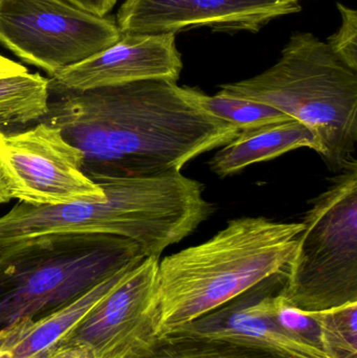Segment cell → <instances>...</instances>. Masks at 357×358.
<instances>
[{
  "label": "cell",
  "instance_id": "cell-22",
  "mask_svg": "<svg viewBox=\"0 0 357 358\" xmlns=\"http://www.w3.org/2000/svg\"><path fill=\"white\" fill-rule=\"evenodd\" d=\"M69 3L98 16H108L117 0H66Z\"/></svg>",
  "mask_w": 357,
  "mask_h": 358
},
{
  "label": "cell",
  "instance_id": "cell-8",
  "mask_svg": "<svg viewBox=\"0 0 357 358\" xmlns=\"http://www.w3.org/2000/svg\"><path fill=\"white\" fill-rule=\"evenodd\" d=\"M83 163L81 151L46 122L0 131V169L18 202L56 206L102 199V187L86 176Z\"/></svg>",
  "mask_w": 357,
  "mask_h": 358
},
{
  "label": "cell",
  "instance_id": "cell-17",
  "mask_svg": "<svg viewBox=\"0 0 357 358\" xmlns=\"http://www.w3.org/2000/svg\"><path fill=\"white\" fill-rule=\"evenodd\" d=\"M197 100L210 115L235 126L240 132L291 120V117L274 107L236 98L221 90L214 96H207L198 90Z\"/></svg>",
  "mask_w": 357,
  "mask_h": 358
},
{
  "label": "cell",
  "instance_id": "cell-9",
  "mask_svg": "<svg viewBox=\"0 0 357 358\" xmlns=\"http://www.w3.org/2000/svg\"><path fill=\"white\" fill-rule=\"evenodd\" d=\"M159 257H146L105 294L61 340L89 358H126L150 345L156 334Z\"/></svg>",
  "mask_w": 357,
  "mask_h": 358
},
{
  "label": "cell",
  "instance_id": "cell-16",
  "mask_svg": "<svg viewBox=\"0 0 357 358\" xmlns=\"http://www.w3.org/2000/svg\"><path fill=\"white\" fill-rule=\"evenodd\" d=\"M126 358H286L232 341L187 332L157 336L150 345Z\"/></svg>",
  "mask_w": 357,
  "mask_h": 358
},
{
  "label": "cell",
  "instance_id": "cell-3",
  "mask_svg": "<svg viewBox=\"0 0 357 358\" xmlns=\"http://www.w3.org/2000/svg\"><path fill=\"white\" fill-rule=\"evenodd\" d=\"M303 223L234 219L207 241L159 261L156 334H173L284 273Z\"/></svg>",
  "mask_w": 357,
  "mask_h": 358
},
{
  "label": "cell",
  "instance_id": "cell-18",
  "mask_svg": "<svg viewBox=\"0 0 357 358\" xmlns=\"http://www.w3.org/2000/svg\"><path fill=\"white\" fill-rule=\"evenodd\" d=\"M309 313L318 322L327 357L357 358V303Z\"/></svg>",
  "mask_w": 357,
  "mask_h": 358
},
{
  "label": "cell",
  "instance_id": "cell-23",
  "mask_svg": "<svg viewBox=\"0 0 357 358\" xmlns=\"http://www.w3.org/2000/svg\"><path fill=\"white\" fill-rule=\"evenodd\" d=\"M10 200H13L12 194H10L6 178H4L1 169H0V204L8 203Z\"/></svg>",
  "mask_w": 357,
  "mask_h": 358
},
{
  "label": "cell",
  "instance_id": "cell-1",
  "mask_svg": "<svg viewBox=\"0 0 357 358\" xmlns=\"http://www.w3.org/2000/svg\"><path fill=\"white\" fill-rule=\"evenodd\" d=\"M197 92L166 79L50 90L42 121L81 151L92 180L152 178L180 172L240 132L207 113Z\"/></svg>",
  "mask_w": 357,
  "mask_h": 358
},
{
  "label": "cell",
  "instance_id": "cell-4",
  "mask_svg": "<svg viewBox=\"0 0 357 358\" xmlns=\"http://www.w3.org/2000/svg\"><path fill=\"white\" fill-rule=\"evenodd\" d=\"M220 90L305 124L318 138L319 155L333 169L343 171L356 162L357 71L314 34H293L276 64Z\"/></svg>",
  "mask_w": 357,
  "mask_h": 358
},
{
  "label": "cell",
  "instance_id": "cell-7",
  "mask_svg": "<svg viewBox=\"0 0 357 358\" xmlns=\"http://www.w3.org/2000/svg\"><path fill=\"white\" fill-rule=\"evenodd\" d=\"M122 35L113 17L66 0L0 1V43L50 78L103 52Z\"/></svg>",
  "mask_w": 357,
  "mask_h": 358
},
{
  "label": "cell",
  "instance_id": "cell-19",
  "mask_svg": "<svg viewBox=\"0 0 357 358\" xmlns=\"http://www.w3.org/2000/svg\"><path fill=\"white\" fill-rule=\"evenodd\" d=\"M280 292L275 294L270 300V315L285 331L322 350L318 322L312 317V313L301 310L285 301L281 296Z\"/></svg>",
  "mask_w": 357,
  "mask_h": 358
},
{
  "label": "cell",
  "instance_id": "cell-24",
  "mask_svg": "<svg viewBox=\"0 0 357 358\" xmlns=\"http://www.w3.org/2000/svg\"><path fill=\"white\" fill-rule=\"evenodd\" d=\"M0 1H1V0H0Z\"/></svg>",
  "mask_w": 357,
  "mask_h": 358
},
{
  "label": "cell",
  "instance_id": "cell-21",
  "mask_svg": "<svg viewBox=\"0 0 357 358\" xmlns=\"http://www.w3.org/2000/svg\"><path fill=\"white\" fill-rule=\"evenodd\" d=\"M31 358H89L87 352L79 347L71 346L60 342L52 348Z\"/></svg>",
  "mask_w": 357,
  "mask_h": 358
},
{
  "label": "cell",
  "instance_id": "cell-5",
  "mask_svg": "<svg viewBox=\"0 0 357 358\" xmlns=\"http://www.w3.org/2000/svg\"><path fill=\"white\" fill-rule=\"evenodd\" d=\"M146 258L126 238L52 234L0 250V331L64 306Z\"/></svg>",
  "mask_w": 357,
  "mask_h": 358
},
{
  "label": "cell",
  "instance_id": "cell-12",
  "mask_svg": "<svg viewBox=\"0 0 357 358\" xmlns=\"http://www.w3.org/2000/svg\"><path fill=\"white\" fill-rule=\"evenodd\" d=\"M285 271L177 331L232 341L286 358H329L320 349L285 331L270 315V300L282 288Z\"/></svg>",
  "mask_w": 357,
  "mask_h": 358
},
{
  "label": "cell",
  "instance_id": "cell-10",
  "mask_svg": "<svg viewBox=\"0 0 357 358\" xmlns=\"http://www.w3.org/2000/svg\"><path fill=\"white\" fill-rule=\"evenodd\" d=\"M301 10L299 0H125L117 14L123 35L176 34L194 27L257 33Z\"/></svg>",
  "mask_w": 357,
  "mask_h": 358
},
{
  "label": "cell",
  "instance_id": "cell-2",
  "mask_svg": "<svg viewBox=\"0 0 357 358\" xmlns=\"http://www.w3.org/2000/svg\"><path fill=\"white\" fill-rule=\"evenodd\" d=\"M99 200L56 206L18 202L0 216V250L52 234L115 236L136 242L146 257H159L188 237L212 213L201 182L182 172L142 178L96 180Z\"/></svg>",
  "mask_w": 357,
  "mask_h": 358
},
{
  "label": "cell",
  "instance_id": "cell-20",
  "mask_svg": "<svg viewBox=\"0 0 357 358\" xmlns=\"http://www.w3.org/2000/svg\"><path fill=\"white\" fill-rule=\"evenodd\" d=\"M337 8L341 13V25L328 38L327 44L346 65L357 71V12L341 3H337Z\"/></svg>",
  "mask_w": 357,
  "mask_h": 358
},
{
  "label": "cell",
  "instance_id": "cell-13",
  "mask_svg": "<svg viewBox=\"0 0 357 358\" xmlns=\"http://www.w3.org/2000/svg\"><path fill=\"white\" fill-rule=\"evenodd\" d=\"M138 263L107 278L56 310L40 317L21 320L2 329L0 331V358L35 357L60 343L82 317Z\"/></svg>",
  "mask_w": 357,
  "mask_h": 358
},
{
  "label": "cell",
  "instance_id": "cell-11",
  "mask_svg": "<svg viewBox=\"0 0 357 358\" xmlns=\"http://www.w3.org/2000/svg\"><path fill=\"white\" fill-rule=\"evenodd\" d=\"M182 69L175 34L122 35L87 60L50 78V90H87L145 80L177 82Z\"/></svg>",
  "mask_w": 357,
  "mask_h": 358
},
{
  "label": "cell",
  "instance_id": "cell-15",
  "mask_svg": "<svg viewBox=\"0 0 357 358\" xmlns=\"http://www.w3.org/2000/svg\"><path fill=\"white\" fill-rule=\"evenodd\" d=\"M50 79L29 71L0 77V131L31 127L48 111Z\"/></svg>",
  "mask_w": 357,
  "mask_h": 358
},
{
  "label": "cell",
  "instance_id": "cell-6",
  "mask_svg": "<svg viewBox=\"0 0 357 358\" xmlns=\"http://www.w3.org/2000/svg\"><path fill=\"white\" fill-rule=\"evenodd\" d=\"M280 294L306 313L357 303V163L314 200Z\"/></svg>",
  "mask_w": 357,
  "mask_h": 358
},
{
  "label": "cell",
  "instance_id": "cell-14",
  "mask_svg": "<svg viewBox=\"0 0 357 358\" xmlns=\"http://www.w3.org/2000/svg\"><path fill=\"white\" fill-rule=\"evenodd\" d=\"M300 148L320 152V144L312 130L295 119L278 122L239 132L210 159V169L226 178L254 164L270 161Z\"/></svg>",
  "mask_w": 357,
  "mask_h": 358
}]
</instances>
